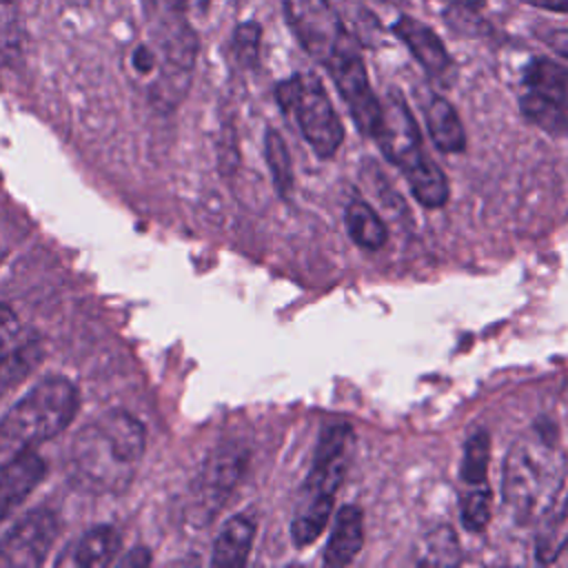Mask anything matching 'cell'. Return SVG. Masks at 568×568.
Segmentation results:
<instances>
[{
    "instance_id": "ba28073f",
    "label": "cell",
    "mask_w": 568,
    "mask_h": 568,
    "mask_svg": "<svg viewBox=\"0 0 568 568\" xmlns=\"http://www.w3.org/2000/svg\"><path fill=\"white\" fill-rule=\"evenodd\" d=\"M324 69L331 73V80L335 89L339 91L342 100L348 106V113L359 129V133L373 138L379 124L382 115V102L375 95L368 71L362 58L359 42L355 36H351L337 51L335 55L324 64Z\"/></svg>"
},
{
    "instance_id": "603a6c76",
    "label": "cell",
    "mask_w": 568,
    "mask_h": 568,
    "mask_svg": "<svg viewBox=\"0 0 568 568\" xmlns=\"http://www.w3.org/2000/svg\"><path fill=\"white\" fill-rule=\"evenodd\" d=\"M264 155H266V164L273 175V184H275L277 193L282 197H288V193L293 191V182H295L293 180V160H291L284 138L273 129L266 131Z\"/></svg>"
},
{
    "instance_id": "277c9868",
    "label": "cell",
    "mask_w": 568,
    "mask_h": 568,
    "mask_svg": "<svg viewBox=\"0 0 568 568\" xmlns=\"http://www.w3.org/2000/svg\"><path fill=\"white\" fill-rule=\"evenodd\" d=\"M379 102L382 115L373 135L379 151L402 171L413 197L422 206H444L450 193L446 173L428 158L408 104L395 91L386 93V98Z\"/></svg>"
},
{
    "instance_id": "d6986e66",
    "label": "cell",
    "mask_w": 568,
    "mask_h": 568,
    "mask_svg": "<svg viewBox=\"0 0 568 568\" xmlns=\"http://www.w3.org/2000/svg\"><path fill=\"white\" fill-rule=\"evenodd\" d=\"M346 231L351 235V240L368 251H377L386 244L388 240V229L384 224V220L375 213V209L362 200H353L346 206Z\"/></svg>"
},
{
    "instance_id": "d4e9b609",
    "label": "cell",
    "mask_w": 568,
    "mask_h": 568,
    "mask_svg": "<svg viewBox=\"0 0 568 568\" xmlns=\"http://www.w3.org/2000/svg\"><path fill=\"white\" fill-rule=\"evenodd\" d=\"M462 524L470 532H481L490 521V490L488 486H466L459 499Z\"/></svg>"
},
{
    "instance_id": "ac0fdd59",
    "label": "cell",
    "mask_w": 568,
    "mask_h": 568,
    "mask_svg": "<svg viewBox=\"0 0 568 568\" xmlns=\"http://www.w3.org/2000/svg\"><path fill=\"white\" fill-rule=\"evenodd\" d=\"M568 546V497L555 499L552 506L539 517L535 537V559L552 564Z\"/></svg>"
},
{
    "instance_id": "5b68a950",
    "label": "cell",
    "mask_w": 568,
    "mask_h": 568,
    "mask_svg": "<svg viewBox=\"0 0 568 568\" xmlns=\"http://www.w3.org/2000/svg\"><path fill=\"white\" fill-rule=\"evenodd\" d=\"M80 406L78 388L60 375L40 379L0 419V468L60 435Z\"/></svg>"
},
{
    "instance_id": "ffe728a7",
    "label": "cell",
    "mask_w": 568,
    "mask_h": 568,
    "mask_svg": "<svg viewBox=\"0 0 568 568\" xmlns=\"http://www.w3.org/2000/svg\"><path fill=\"white\" fill-rule=\"evenodd\" d=\"M521 113L541 129L568 131V95H541L528 91L521 98Z\"/></svg>"
},
{
    "instance_id": "7c38bea8",
    "label": "cell",
    "mask_w": 568,
    "mask_h": 568,
    "mask_svg": "<svg viewBox=\"0 0 568 568\" xmlns=\"http://www.w3.org/2000/svg\"><path fill=\"white\" fill-rule=\"evenodd\" d=\"M390 31L406 44L413 58L422 64V69L433 78H444L453 69V58L446 51L442 38L422 20L410 16H399Z\"/></svg>"
},
{
    "instance_id": "836d02e7",
    "label": "cell",
    "mask_w": 568,
    "mask_h": 568,
    "mask_svg": "<svg viewBox=\"0 0 568 568\" xmlns=\"http://www.w3.org/2000/svg\"><path fill=\"white\" fill-rule=\"evenodd\" d=\"M178 2L186 9V13H206L211 4V0H178Z\"/></svg>"
},
{
    "instance_id": "e575fe53",
    "label": "cell",
    "mask_w": 568,
    "mask_h": 568,
    "mask_svg": "<svg viewBox=\"0 0 568 568\" xmlns=\"http://www.w3.org/2000/svg\"><path fill=\"white\" fill-rule=\"evenodd\" d=\"M446 4H455V7H462V9H479L486 0H442Z\"/></svg>"
},
{
    "instance_id": "44dd1931",
    "label": "cell",
    "mask_w": 568,
    "mask_h": 568,
    "mask_svg": "<svg viewBox=\"0 0 568 568\" xmlns=\"http://www.w3.org/2000/svg\"><path fill=\"white\" fill-rule=\"evenodd\" d=\"M42 359V348L38 337L18 339L0 355V386H11L29 375Z\"/></svg>"
},
{
    "instance_id": "4316f807",
    "label": "cell",
    "mask_w": 568,
    "mask_h": 568,
    "mask_svg": "<svg viewBox=\"0 0 568 568\" xmlns=\"http://www.w3.org/2000/svg\"><path fill=\"white\" fill-rule=\"evenodd\" d=\"M260 38L262 27L253 20L237 24L233 33V53L242 67H253L260 55Z\"/></svg>"
},
{
    "instance_id": "2e32d148",
    "label": "cell",
    "mask_w": 568,
    "mask_h": 568,
    "mask_svg": "<svg viewBox=\"0 0 568 568\" xmlns=\"http://www.w3.org/2000/svg\"><path fill=\"white\" fill-rule=\"evenodd\" d=\"M424 122L439 151L459 153L466 149V131H464L462 118L446 98L430 95L426 100Z\"/></svg>"
},
{
    "instance_id": "8fae6325",
    "label": "cell",
    "mask_w": 568,
    "mask_h": 568,
    "mask_svg": "<svg viewBox=\"0 0 568 568\" xmlns=\"http://www.w3.org/2000/svg\"><path fill=\"white\" fill-rule=\"evenodd\" d=\"M246 450L235 442H226L209 455L197 484V497L206 513H215L235 490L246 468Z\"/></svg>"
},
{
    "instance_id": "f546056e",
    "label": "cell",
    "mask_w": 568,
    "mask_h": 568,
    "mask_svg": "<svg viewBox=\"0 0 568 568\" xmlns=\"http://www.w3.org/2000/svg\"><path fill=\"white\" fill-rule=\"evenodd\" d=\"M18 335H20V324H18L16 313H13L9 306L0 304V355H2L11 344L18 342Z\"/></svg>"
},
{
    "instance_id": "7402d4cb",
    "label": "cell",
    "mask_w": 568,
    "mask_h": 568,
    "mask_svg": "<svg viewBox=\"0 0 568 568\" xmlns=\"http://www.w3.org/2000/svg\"><path fill=\"white\" fill-rule=\"evenodd\" d=\"M524 84L532 93L568 95V69L548 58H535L524 71Z\"/></svg>"
},
{
    "instance_id": "d6a6232c",
    "label": "cell",
    "mask_w": 568,
    "mask_h": 568,
    "mask_svg": "<svg viewBox=\"0 0 568 568\" xmlns=\"http://www.w3.org/2000/svg\"><path fill=\"white\" fill-rule=\"evenodd\" d=\"M521 2L537 7V9L555 11V13H568V0H521Z\"/></svg>"
},
{
    "instance_id": "e0dca14e",
    "label": "cell",
    "mask_w": 568,
    "mask_h": 568,
    "mask_svg": "<svg viewBox=\"0 0 568 568\" xmlns=\"http://www.w3.org/2000/svg\"><path fill=\"white\" fill-rule=\"evenodd\" d=\"M120 544H122V535L118 528L106 524L93 526L78 539L69 559H62L60 564H71L80 568L109 566L120 552Z\"/></svg>"
},
{
    "instance_id": "83f0119b",
    "label": "cell",
    "mask_w": 568,
    "mask_h": 568,
    "mask_svg": "<svg viewBox=\"0 0 568 568\" xmlns=\"http://www.w3.org/2000/svg\"><path fill=\"white\" fill-rule=\"evenodd\" d=\"M20 47V13L16 0H0V49L16 51Z\"/></svg>"
},
{
    "instance_id": "6da1fadb",
    "label": "cell",
    "mask_w": 568,
    "mask_h": 568,
    "mask_svg": "<svg viewBox=\"0 0 568 568\" xmlns=\"http://www.w3.org/2000/svg\"><path fill=\"white\" fill-rule=\"evenodd\" d=\"M144 426L131 413L111 408L75 433L69 475L82 490L118 495L133 481L144 457Z\"/></svg>"
},
{
    "instance_id": "4dcf8cb0",
    "label": "cell",
    "mask_w": 568,
    "mask_h": 568,
    "mask_svg": "<svg viewBox=\"0 0 568 568\" xmlns=\"http://www.w3.org/2000/svg\"><path fill=\"white\" fill-rule=\"evenodd\" d=\"M541 38L550 51H555L559 58L568 60V29H550Z\"/></svg>"
},
{
    "instance_id": "1f68e13d",
    "label": "cell",
    "mask_w": 568,
    "mask_h": 568,
    "mask_svg": "<svg viewBox=\"0 0 568 568\" xmlns=\"http://www.w3.org/2000/svg\"><path fill=\"white\" fill-rule=\"evenodd\" d=\"M120 564L122 566H146V564H151V555L146 548H133V550H129L126 557L120 559Z\"/></svg>"
},
{
    "instance_id": "30bf717a",
    "label": "cell",
    "mask_w": 568,
    "mask_h": 568,
    "mask_svg": "<svg viewBox=\"0 0 568 568\" xmlns=\"http://www.w3.org/2000/svg\"><path fill=\"white\" fill-rule=\"evenodd\" d=\"M60 519L49 508H36L13 524L0 539V568L42 566L55 537Z\"/></svg>"
},
{
    "instance_id": "d590c367",
    "label": "cell",
    "mask_w": 568,
    "mask_h": 568,
    "mask_svg": "<svg viewBox=\"0 0 568 568\" xmlns=\"http://www.w3.org/2000/svg\"><path fill=\"white\" fill-rule=\"evenodd\" d=\"M379 2H388V0H379Z\"/></svg>"
},
{
    "instance_id": "3957f363",
    "label": "cell",
    "mask_w": 568,
    "mask_h": 568,
    "mask_svg": "<svg viewBox=\"0 0 568 568\" xmlns=\"http://www.w3.org/2000/svg\"><path fill=\"white\" fill-rule=\"evenodd\" d=\"M149 44L158 55V71L149 98L160 109H175L186 95L197 60V36L186 9L178 0H142Z\"/></svg>"
},
{
    "instance_id": "9a60e30c",
    "label": "cell",
    "mask_w": 568,
    "mask_h": 568,
    "mask_svg": "<svg viewBox=\"0 0 568 568\" xmlns=\"http://www.w3.org/2000/svg\"><path fill=\"white\" fill-rule=\"evenodd\" d=\"M253 539H255V519L246 513L233 515L231 519L224 521V526L213 544L211 564L222 566V568L244 566L248 559V552L253 548Z\"/></svg>"
},
{
    "instance_id": "7a4b0ae2",
    "label": "cell",
    "mask_w": 568,
    "mask_h": 568,
    "mask_svg": "<svg viewBox=\"0 0 568 568\" xmlns=\"http://www.w3.org/2000/svg\"><path fill=\"white\" fill-rule=\"evenodd\" d=\"M564 457L546 428L519 437L504 462V504L519 524L537 521L559 497Z\"/></svg>"
},
{
    "instance_id": "f1b7e54d",
    "label": "cell",
    "mask_w": 568,
    "mask_h": 568,
    "mask_svg": "<svg viewBox=\"0 0 568 568\" xmlns=\"http://www.w3.org/2000/svg\"><path fill=\"white\" fill-rule=\"evenodd\" d=\"M129 64H131V69H133V73L138 78H142V80L151 78L149 84L153 82L155 71H158V55H155V51H153V47L149 42L135 44V49L129 55Z\"/></svg>"
},
{
    "instance_id": "4fadbf2b",
    "label": "cell",
    "mask_w": 568,
    "mask_h": 568,
    "mask_svg": "<svg viewBox=\"0 0 568 568\" xmlns=\"http://www.w3.org/2000/svg\"><path fill=\"white\" fill-rule=\"evenodd\" d=\"M47 464L33 450L22 453L0 468V524L29 497V493L44 479Z\"/></svg>"
},
{
    "instance_id": "52a82bcc",
    "label": "cell",
    "mask_w": 568,
    "mask_h": 568,
    "mask_svg": "<svg viewBox=\"0 0 568 568\" xmlns=\"http://www.w3.org/2000/svg\"><path fill=\"white\" fill-rule=\"evenodd\" d=\"M282 111L291 113L317 158H333L344 142V124L313 73H295L275 87Z\"/></svg>"
},
{
    "instance_id": "5bb4252c",
    "label": "cell",
    "mask_w": 568,
    "mask_h": 568,
    "mask_svg": "<svg viewBox=\"0 0 568 568\" xmlns=\"http://www.w3.org/2000/svg\"><path fill=\"white\" fill-rule=\"evenodd\" d=\"M364 544V515L359 506L346 504L335 515L328 544L324 548V564L331 568H339L351 564Z\"/></svg>"
},
{
    "instance_id": "8992f818",
    "label": "cell",
    "mask_w": 568,
    "mask_h": 568,
    "mask_svg": "<svg viewBox=\"0 0 568 568\" xmlns=\"http://www.w3.org/2000/svg\"><path fill=\"white\" fill-rule=\"evenodd\" d=\"M353 442V433L348 424L326 426L315 450L313 468L306 475V481L297 495L293 521H291V539L297 548H306L324 532L335 495L342 486L346 466H348V446Z\"/></svg>"
},
{
    "instance_id": "9c48e42d",
    "label": "cell",
    "mask_w": 568,
    "mask_h": 568,
    "mask_svg": "<svg viewBox=\"0 0 568 568\" xmlns=\"http://www.w3.org/2000/svg\"><path fill=\"white\" fill-rule=\"evenodd\" d=\"M284 18L302 44L322 67L353 36L328 0H280Z\"/></svg>"
},
{
    "instance_id": "cb8c5ba5",
    "label": "cell",
    "mask_w": 568,
    "mask_h": 568,
    "mask_svg": "<svg viewBox=\"0 0 568 568\" xmlns=\"http://www.w3.org/2000/svg\"><path fill=\"white\" fill-rule=\"evenodd\" d=\"M488 462H490V437L488 433L479 430L468 437L464 446L459 479L466 486H484L488 477Z\"/></svg>"
},
{
    "instance_id": "484cf974",
    "label": "cell",
    "mask_w": 568,
    "mask_h": 568,
    "mask_svg": "<svg viewBox=\"0 0 568 568\" xmlns=\"http://www.w3.org/2000/svg\"><path fill=\"white\" fill-rule=\"evenodd\" d=\"M424 564H457L459 557V544L450 528L442 526L430 532L426 550H424Z\"/></svg>"
}]
</instances>
